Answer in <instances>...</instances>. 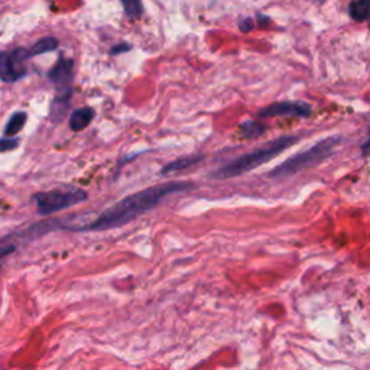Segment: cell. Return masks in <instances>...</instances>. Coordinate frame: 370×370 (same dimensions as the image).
Wrapping results in <instances>:
<instances>
[{"label":"cell","mask_w":370,"mask_h":370,"mask_svg":"<svg viewBox=\"0 0 370 370\" xmlns=\"http://www.w3.org/2000/svg\"><path fill=\"white\" fill-rule=\"evenodd\" d=\"M194 185L184 181L165 183L161 185H155L146 188L143 191L135 192L132 195L125 197L118 201L115 205L108 208L91 223L83 226L78 232H100V230H111L122 227L138 217L143 216L148 211L153 210L165 197L177 192H184L192 190Z\"/></svg>","instance_id":"1"},{"label":"cell","mask_w":370,"mask_h":370,"mask_svg":"<svg viewBox=\"0 0 370 370\" xmlns=\"http://www.w3.org/2000/svg\"><path fill=\"white\" fill-rule=\"evenodd\" d=\"M298 142L297 136H282L275 139L274 142H268L267 145L260 146L259 149H255L253 152L240 155L235 158L233 161L225 164L219 170H216L210 178L213 180H229L235 177H240L263 164L269 163L274 158H277L279 153H282L285 149L291 148L294 143Z\"/></svg>","instance_id":"2"},{"label":"cell","mask_w":370,"mask_h":370,"mask_svg":"<svg viewBox=\"0 0 370 370\" xmlns=\"http://www.w3.org/2000/svg\"><path fill=\"white\" fill-rule=\"evenodd\" d=\"M339 145H340L339 136L326 138L324 140H322L320 143H315L309 149L288 158V160L284 164L274 168L268 174V177H271V178H285V177L294 175L298 171H302L305 168H311L317 164L323 163L324 160H327V158L334 152V149Z\"/></svg>","instance_id":"3"},{"label":"cell","mask_w":370,"mask_h":370,"mask_svg":"<svg viewBox=\"0 0 370 370\" xmlns=\"http://www.w3.org/2000/svg\"><path fill=\"white\" fill-rule=\"evenodd\" d=\"M87 200V192L81 188L73 185H64L43 192H36L34 201L36 202L38 213L41 216H48L57 213L64 208H70Z\"/></svg>","instance_id":"4"},{"label":"cell","mask_w":370,"mask_h":370,"mask_svg":"<svg viewBox=\"0 0 370 370\" xmlns=\"http://www.w3.org/2000/svg\"><path fill=\"white\" fill-rule=\"evenodd\" d=\"M31 58L29 49L15 48L0 52V80L15 83L26 76V63Z\"/></svg>","instance_id":"5"},{"label":"cell","mask_w":370,"mask_h":370,"mask_svg":"<svg viewBox=\"0 0 370 370\" xmlns=\"http://www.w3.org/2000/svg\"><path fill=\"white\" fill-rule=\"evenodd\" d=\"M311 115V106L304 101H278L268 108L262 109L259 118H277V116H298L307 118Z\"/></svg>","instance_id":"6"},{"label":"cell","mask_w":370,"mask_h":370,"mask_svg":"<svg viewBox=\"0 0 370 370\" xmlns=\"http://www.w3.org/2000/svg\"><path fill=\"white\" fill-rule=\"evenodd\" d=\"M71 87H63L58 90L57 96L52 100L49 106V120L54 123H60L66 119L70 111V98H71Z\"/></svg>","instance_id":"7"},{"label":"cell","mask_w":370,"mask_h":370,"mask_svg":"<svg viewBox=\"0 0 370 370\" xmlns=\"http://www.w3.org/2000/svg\"><path fill=\"white\" fill-rule=\"evenodd\" d=\"M73 70H74V61L70 58H61L48 73V78L54 84H58L60 88L70 87L73 80Z\"/></svg>","instance_id":"8"},{"label":"cell","mask_w":370,"mask_h":370,"mask_svg":"<svg viewBox=\"0 0 370 370\" xmlns=\"http://www.w3.org/2000/svg\"><path fill=\"white\" fill-rule=\"evenodd\" d=\"M201 160H202L201 155H188V156L178 158V160L170 163L168 165H165L163 168V175H171V174L184 171V170H188V168L197 165Z\"/></svg>","instance_id":"9"},{"label":"cell","mask_w":370,"mask_h":370,"mask_svg":"<svg viewBox=\"0 0 370 370\" xmlns=\"http://www.w3.org/2000/svg\"><path fill=\"white\" fill-rule=\"evenodd\" d=\"M93 118H94V111L91 108H83V109L74 111L70 118L71 130H74V132L84 130L91 123Z\"/></svg>","instance_id":"10"},{"label":"cell","mask_w":370,"mask_h":370,"mask_svg":"<svg viewBox=\"0 0 370 370\" xmlns=\"http://www.w3.org/2000/svg\"><path fill=\"white\" fill-rule=\"evenodd\" d=\"M58 48V39L54 36H45L41 38L39 41H36L32 48L29 49L31 57L32 56H41V54H46V52H52Z\"/></svg>","instance_id":"11"},{"label":"cell","mask_w":370,"mask_h":370,"mask_svg":"<svg viewBox=\"0 0 370 370\" xmlns=\"http://www.w3.org/2000/svg\"><path fill=\"white\" fill-rule=\"evenodd\" d=\"M349 15L351 19L361 22L370 18V2L369 0H360L349 5Z\"/></svg>","instance_id":"12"},{"label":"cell","mask_w":370,"mask_h":370,"mask_svg":"<svg viewBox=\"0 0 370 370\" xmlns=\"http://www.w3.org/2000/svg\"><path fill=\"white\" fill-rule=\"evenodd\" d=\"M26 122V113L25 112H16L12 115V118L9 119V122L6 123V128H5V135L6 136H14L16 133H19L24 128Z\"/></svg>","instance_id":"13"},{"label":"cell","mask_w":370,"mask_h":370,"mask_svg":"<svg viewBox=\"0 0 370 370\" xmlns=\"http://www.w3.org/2000/svg\"><path fill=\"white\" fill-rule=\"evenodd\" d=\"M240 130H242V135L246 139H255V138H259L260 135H263V132H265V128H263L259 122L249 120V122L242 125Z\"/></svg>","instance_id":"14"},{"label":"cell","mask_w":370,"mask_h":370,"mask_svg":"<svg viewBox=\"0 0 370 370\" xmlns=\"http://www.w3.org/2000/svg\"><path fill=\"white\" fill-rule=\"evenodd\" d=\"M123 9L130 19H135L142 15L143 5L140 2H136V0H129V2H123Z\"/></svg>","instance_id":"15"},{"label":"cell","mask_w":370,"mask_h":370,"mask_svg":"<svg viewBox=\"0 0 370 370\" xmlns=\"http://www.w3.org/2000/svg\"><path fill=\"white\" fill-rule=\"evenodd\" d=\"M19 139L18 138H5L0 139V152H8L18 148Z\"/></svg>","instance_id":"16"},{"label":"cell","mask_w":370,"mask_h":370,"mask_svg":"<svg viewBox=\"0 0 370 370\" xmlns=\"http://www.w3.org/2000/svg\"><path fill=\"white\" fill-rule=\"evenodd\" d=\"M130 49H132V46L129 43H119L111 49V54L118 56V54H120V52H128Z\"/></svg>","instance_id":"17"},{"label":"cell","mask_w":370,"mask_h":370,"mask_svg":"<svg viewBox=\"0 0 370 370\" xmlns=\"http://www.w3.org/2000/svg\"><path fill=\"white\" fill-rule=\"evenodd\" d=\"M12 252H15V246L14 245H2V246H0V259L6 257Z\"/></svg>","instance_id":"18"},{"label":"cell","mask_w":370,"mask_h":370,"mask_svg":"<svg viewBox=\"0 0 370 370\" xmlns=\"http://www.w3.org/2000/svg\"><path fill=\"white\" fill-rule=\"evenodd\" d=\"M361 155H363V156H370V128H369L367 140L361 145Z\"/></svg>","instance_id":"19"}]
</instances>
